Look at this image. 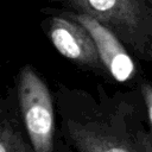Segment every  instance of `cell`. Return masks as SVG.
<instances>
[{
	"label": "cell",
	"mask_w": 152,
	"mask_h": 152,
	"mask_svg": "<svg viewBox=\"0 0 152 152\" xmlns=\"http://www.w3.org/2000/svg\"><path fill=\"white\" fill-rule=\"evenodd\" d=\"M84 121H68V137L78 152H152V129L140 90L97 108Z\"/></svg>",
	"instance_id": "cell-1"
},
{
	"label": "cell",
	"mask_w": 152,
	"mask_h": 152,
	"mask_svg": "<svg viewBox=\"0 0 152 152\" xmlns=\"http://www.w3.org/2000/svg\"><path fill=\"white\" fill-rule=\"evenodd\" d=\"M110 30L138 59L152 62V5L147 0H48Z\"/></svg>",
	"instance_id": "cell-2"
},
{
	"label": "cell",
	"mask_w": 152,
	"mask_h": 152,
	"mask_svg": "<svg viewBox=\"0 0 152 152\" xmlns=\"http://www.w3.org/2000/svg\"><path fill=\"white\" fill-rule=\"evenodd\" d=\"M18 97L34 152H52L55 118L51 95L48 86L30 64L20 70Z\"/></svg>",
	"instance_id": "cell-3"
},
{
	"label": "cell",
	"mask_w": 152,
	"mask_h": 152,
	"mask_svg": "<svg viewBox=\"0 0 152 152\" xmlns=\"http://www.w3.org/2000/svg\"><path fill=\"white\" fill-rule=\"evenodd\" d=\"M40 12L48 15L43 26L52 45L62 56L80 66L104 70L96 44L82 24L58 13L52 7H44Z\"/></svg>",
	"instance_id": "cell-4"
},
{
	"label": "cell",
	"mask_w": 152,
	"mask_h": 152,
	"mask_svg": "<svg viewBox=\"0 0 152 152\" xmlns=\"http://www.w3.org/2000/svg\"><path fill=\"white\" fill-rule=\"evenodd\" d=\"M56 11L78 21L89 31L96 44L103 68L113 80L119 83H126L139 77L140 70L133 59L134 56L110 30L87 14L63 8H56Z\"/></svg>",
	"instance_id": "cell-5"
},
{
	"label": "cell",
	"mask_w": 152,
	"mask_h": 152,
	"mask_svg": "<svg viewBox=\"0 0 152 152\" xmlns=\"http://www.w3.org/2000/svg\"><path fill=\"white\" fill-rule=\"evenodd\" d=\"M0 152H30L20 132L8 122H0Z\"/></svg>",
	"instance_id": "cell-6"
},
{
	"label": "cell",
	"mask_w": 152,
	"mask_h": 152,
	"mask_svg": "<svg viewBox=\"0 0 152 152\" xmlns=\"http://www.w3.org/2000/svg\"><path fill=\"white\" fill-rule=\"evenodd\" d=\"M139 90L141 93V96H142V100L146 107L150 126L152 129V81L142 80V82L139 84Z\"/></svg>",
	"instance_id": "cell-7"
},
{
	"label": "cell",
	"mask_w": 152,
	"mask_h": 152,
	"mask_svg": "<svg viewBox=\"0 0 152 152\" xmlns=\"http://www.w3.org/2000/svg\"><path fill=\"white\" fill-rule=\"evenodd\" d=\"M147 1H148V2H150V4L152 5V0H147Z\"/></svg>",
	"instance_id": "cell-8"
}]
</instances>
